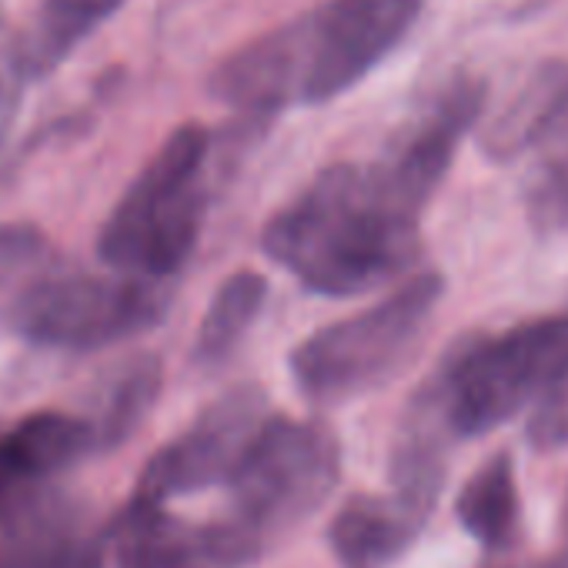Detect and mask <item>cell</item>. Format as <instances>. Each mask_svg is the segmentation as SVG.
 Wrapping results in <instances>:
<instances>
[{
  "label": "cell",
  "instance_id": "1",
  "mask_svg": "<svg viewBox=\"0 0 568 568\" xmlns=\"http://www.w3.org/2000/svg\"><path fill=\"white\" fill-rule=\"evenodd\" d=\"M261 247L308 292L355 298L418 261L422 211L392 191L375 161H342L267 217Z\"/></svg>",
  "mask_w": 568,
  "mask_h": 568
},
{
  "label": "cell",
  "instance_id": "2",
  "mask_svg": "<svg viewBox=\"0 0 568 568\" xmlns=\"http://www.w3.org/2000/svg\"><path fill=\"white\" fill-rule=\"evenodd\" d=\"M422 11L425 0H322L217 61L207 91L251 118L328 104L395 51Z\"/></svg>",
  "mask_w": 568,
  "mask_h": 568
},
{
  "label": "cell",
  "instance_id": "3",
  "mask_svg": "<svg viewBox=\"0 0 568 568\" xmlns=\"http://www.w3.org/2000/svg\"><path fill=\"white\" fill-rule=\"evenodd\" d=\"M342 478V445L322 422L271 415L227 481V515L217 518L241 568L305 525Z\"/></svg>",
  "mask_w": 568,
  "mask_h": 568
},
{
  "label": "cell",
  "instance_id": "4",
  "mask_svg": "<svg viewBox=\"0 0 568 568\" xmlns=\"http://www.w3.org/2000/svg\"><path fill=\"white\" fill-rule=\"evenodd\" d=\"M211 134L181 124L128 184L98 234V254L111 271L171 281L194 254L207 211Z\"/></svg>",
  "mask_w": 568,
  "mask_h": 568
},
{
  "label": "cell",
  "instance_id": "5",
  "mask_svg": "<svg viewBox=\"0 0 568 568\" xmlns=\"http://www.w3.org/2000/svg\"><path fill=\"white\" fill-rule=\"evenodd\" d=\"M568 382V315L462 338L425 382L455 438H475Z\"/></svg>",
  "mask_w": 568,
  "mask_h": 568
},
{
  "label": "cell",
  "instance_id": "6",
  "mask_svg": "<svg viewBox=\"0 0 568 568\" xmlns=\"http://www.w3.org/2000/svg\"><path fill=\"white\" fill-rule=\"evenodd\" d=\"M442 295L445 277L425 271L352 318L312 332L288 358L295 388L315 405H342L392 382L422 348Z\"/></svg>",
  "mask_w": 568,
  "mask_h": 568
},
{
  "label": "cell",
  "instance_id": "7",
  "mask_svg": "<svg viewBox=\"0 0 568 568\" xmlns=\"http://www.w3.org/2000/svg\"><path fill=\"white\" fill-rule=\"evenodd\" d=\"M168 281L121 271L48 267L4 308V325L28 345L51 352H101L138 338L164 322Z\"/></svg>",
  "mask_w": 568,
  "mask_h": 568
},
{
  "label": "cell",
  "instance_id": "8",
  "mask_svg": "<svg viewBox=\"0 0 568 568\" xmlns=\"http://www.w3.org/2000/svg\"><path fill=\"white\" fill-rule=\"evenodd\" d=\"M267 398L257 385H237L211 402L174 442L151 455L138 475L131 505L164 508L171 498L227 485L261 428L267 425Z\"/></svg>",
  "mask_w": 568,
  "mask_h": 568
},
{
  "label": "cell",
  "instance_id": "9",
  "mask_svg": "<svg viewBox=\"0 0 568 568\" xmlns=\"http://www.w3.org/2000/svg\"><path fill=\"white\" fill-rule=\"evenodd\" d=\"M485 108V84L471 74L448 78L412 118L392 134L375 168L392 191L415 211H425L445 181L462 138L478 124Z\"/></svg>",
  "mask_w": 568,
  "mask_h": 568
},
{
  "label": "cell",
  "instance_id": "10",
  "mask_svg": "<svg viewBox=\"0 0 568 568\" xmlns=\"http://www.w3.org/2000/svg\"><path fill=\"white\" fill-rule=\"evenodd\" d=\"M568 131V58H548L518 84V91L481 124V154L508 164Z\"/></svg>",
  "mask_w": 568,
  "mask_h": 568
},
{
  "label": "cell",
  "instance_id": "11",
  "mask_svg": "<svg viewBox=\"0 0 568 568\" xmlns=\"http://www.w3.org/2000/svg\"><path fill=\"white\" fill-rule=\"evenodd\" d=\"M428 511L398 491H358L328 525V548L342 568H392L425 531Z\"/></svg>",
  "mask_w": 568,
  "mask_h": 568
},
{
  "label": "cell",
  "instance_id": "12",
  "mask_svg": "<svg viewBox=\"0 0 568 568\" xmlns=\"http://www.w3.org/2000/svg\"><path fill=\"white\" fill-rule=\"evenodd\" d=\"M114 568H237L217 525H191L164 508L128 505L114 525Z\"/></svg>",
  "mask_w": 568,
  "mask_h": 568
},
{
  "label": "cell",
  "instance_id": "13",
  "mask_svg": "<svg viewBox=\"0 0 568 568\" xmlns=\"http://www.w3.org/2000/svg\"><path fill=\"white\" fill-rule=\"evenodd\" d=\"M94 428L68 412H34L0 438V488L21 495L24 485L51 478L84 455H94Z\"/></svg>",
  "mask_w": 568,
  "mask_h": 568
},
{
  "label": "cell",
  "instance_id": "14",
  "mask_svg": "<svg viewBox=\"0 0 568 568\" xmlns=\"http://www.w3.org/2000/svg\"><path fill=\"white\" fill-rule=\"evenodd\" d=\"M121 4L124 0H41L31 24L8 48L28 81L51 78Z\"/></svg>",
  "mask_w": 568,
  "mask_h": 568
},
{
  "label": "cell",
  "instance_id": "15",
  "mask_svg": "<svg viewBox=\"0 0 568 568\" xmlns=\"http://www.w3.org/2000/svg\"><path fill=\"white\" fill-rule=\"evenodd\" d=\"M458 525L485 548L505 551L511 548L521 521V495H518V471L508 452H495L481 462L455 498Z\"/></svg>",
  "mask_w": 568,
  "mask_h": 568
},
{
  "label": "cell",
  "instance_id": "16",
  "mask_svg": "<svg viewBox=\"0 0 568 568\" xmlns=\"http://www.w3.org/2000/svg\"><path fill=\"white\" fill-rule=\"evenodd\" d=\"M161 388H164V368L158 355H134L108 375L98 395V412L88 418L94 428L98 455H108L134 438V432L154 412Z\"/></svg>",
  "mask_w": 568,
  "mask_h": 568
},
{
  "label": "cell",
  "instance_id": "17",
  "mask_svg": "<svg viewBox=\"0 0 568 568\" xmlns=\"http://www.w3.org/2000/svg\"><path fill=\"white\" fill-rule=\"evenodd\" d=\"M264 298H267V277L261 271H234L231 277H224L197 325L194 348H191L194 362L201 368L224 365L237 352L244 335L254 328Z\"/></svg>",
  "mask_w": 568,
  "mask_h": 568
},
{
  "label": "cell",
  "instance_id": "18",
  "mask_svg": "<svg viewBox=\"0 0 568 568\" xmlns=\"http://www.w3.org/2000/svg\"><path fill=\"white\" fill-rule=\"evenodd\" d=\"M91 541H81L64 511H28L0 551V568H78Z\"/></svg>",
  "mask_w": 568,
  "mask_h": 568
},
{
  "label": "cell",
  "instance_id": "19",
  "mask_svg": "<svg viewBox=\"0 0 568 568\" xmlns=\"http://www.w3.org/2000/svg\"><path fill=\"white\" fill-rule=\"evenodd\" d=\"M48 267H54V251L38 224L0 221V315Z\"/></svg>",
  "mask_w": 568,
  "mask_h": 568
},
{
  "label": "cell",
  "instance_id": "20",
  "mask_svg": "<svg viewBox=\"0 0 568 568\" xmlns=\"http://www.w3.org/2000/svg\"><path fill=\"white\" fill-rule=\"evenodd\" d=\"M525 211L545 234L568 227V131L555 141L525 181Z\"/></svg>",
  "mask_w": 568,
  "mask_h": 568
},
{
  "label": "cell",
  "instance_id": "21",
  "mask_svg": "<svg viewBox=\"0 0 568 568\" xmlns=\"http://www.w3.org/2000/svg\"><path fill=\"white\" fill-rule=\"evenodd\" d=\"M528 438L535 448H545V452H555V448H565L568 445V382L558 385L531 415V425H528Z\"/></svg>",
  "mask_w": 568,
  "mask_h": 568
},
{
  "label": "cell",
  "instance_id": "22",
  "mask_svg": "<svg viewBox=\"0 0 568 568\" xmlns=\"http://www.w3.org/2000/svg\"><path fill=\"white\" fill-rule=\"evenodd\" d=\"M28 74L21 71L14 51L4 44L0 48V148L8 144V134L18 121V111H21V101H24V91H28Z\"/></svg>",
  "mask_w": 568,
  "mask_h": 568
},
{
  "label": "cell",
  "instance_id": "23",
  "mask_svg": "<svg viewBox=\"0 0 568 568\" xmlns=\"http://www.w3.org/2000/svg\"><path fill=\"white\" fill-rule=\"evenodd\" d=\"M78 568H104V551H101V545L98 541H91L88 545V551H84V558H81V565Z\"/></svg>",
  "mask_w": 568,
  "mask_h": 568
},
{
  "label": "cell",
  "instance_id": "24",
  "mask_svg": "<svg viewBox=\"0 0 568 568\" xmlns=\"http://www.w3.org/2000/svg\"><path fill=\"white\" fill-rule=\"evenodd\" d=\"M565 535H568V495H565Z\"/></svg>",
  "mask_w": 568,
  "mask_h": 568
}]
</instances>
